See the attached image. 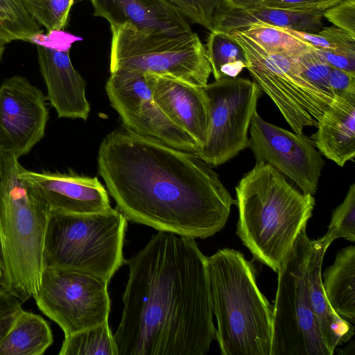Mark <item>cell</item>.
<instances>
[{"label": "cell", "instance_id": "ab89813d", "mask_svg": "<svg viewBox=\"0 0 355 355\" xmlns=\"http://www.w3.org/2000/svg\"><path fill=\"white\" fill-rule=\"evenodd\" d=\"M5 156L6 153L0 146V182L1 181L3 171H4V166H5Z\"/></svg>", "mask_w": 355, "mask_h": 355}, {"label": "cell", "instance_id": "484cf974", "mask_svg": "<svg viewBox=\"0 0 355 355\" xmlns=\"http://www.w3.org/2000/svg\"><path fill=\"white\" fill-rule=\"evenodd\" d=\"M41 26L26 11L20 0H0V42H28Z\"/></svg>", "mask_w": 355, "mask_h": 355}, {"label": "cell", "instance_id": "d4e9b609", "mask_svg": "<svg viewBox=\"0 0 355 355\" xmlns=\"http://www.w3.org/2000/svg\"><path fill=\"white\" fill-rule=\"evenodd\" d=\"M59 355H117L108 321L64 336Z\"/></svg>", "mask_w": 355, "mask_h": 355}, {"label": "cell", "instance_id": "4316f807", "mask_svg": "<svg viewBox=\"0 0 355 355\" xmlns=\"http://www.w3.org/2000/svg\"><path fill=\"white\" fill-rule=\"evenodd\" d=\"M269 52H277L295 58L311 46L309 43L289 33L285 28L252 24L241 31Z\"/></svg>", "mask_w": 355, "mask_h": 355}, {"label": "cell", "instance_id": "7402d4cb", "mask_svg": "<svg viewBox=\"0 0 355 355\" xmlns=\"http://www.w3.org/2000/svg\"><path fill=\"white\" fill-rule=\"evenodd\" d=\"M323 289L333 311L341 318L355 322V247L338 252L334 263L323 273Z\"/></svg>", "mask_w": 355, "mask_h": 355}, {"label": "cell", "instance_id": "2e32d148", "mask_svg": "<svg viewBox=\"0 0 355 355\" xmlns=\"http://www.w3.org/2000/svg\"><path fill=\"white\" fill-rule=\"evenodd\" d=\"M153 97L168 117L185 131L198 148L207 141L209 111L203 87L171 78L145 73Z\"/></svg>", "mask_w": 355, "mask_h": 355}, {"label": "cell", "instance_id": "3957f363", "mask_svg": "<svg viewBox=\"0 0 355 355\" xmlns=\"http://www.w3.org/2000/svg\"><path fill=\"white\" fill-rule=\"evenodd\" d=\"M236 234L254 259L277 272L315 207L269 164L259 162L236 187Z\"/></svg>", "mask_w": 355, "mask_h": 355}, {"label": "cell", "instance_id": "d6986e66", "mask_svg": "<svg viewBox=\"0 0 355 355\" xmlns=\"http://www.w3.org/2000/svg\"><path fill=\"white\" fill-rule=\"evenodd\" d=\"M311 139L320 154L344 166L355 157V94L334 96Z\"/></svg>", "mask_w": 355, "mask_h": 355}, {"label": "cell", "instance_id": "8fae6325", "mask_svg": "<svg viewBox=\"0 0 355 355\" xmlns=\"http://www.w3.org/2000/svg\"><path fill=\"white\" fill-rule=\"evenodd\" d=\"M109 282L81 271L44 268L33 297L64 336L108 321Z\"/></svg>", "mask_w": 355, "mask_h": 355}, {"label": "cell", "instance_id": "9a60e30c", "mask_svg": "<svg viewBox=\"0 0 355 355\" xmlns=\"http://www.w3.org/2000/svg\"><path fill=\"white\" fill-rule=\"evenodd\" d=\"M19 174L34 187L50 210L92 214L111 208L107 191L96 177L73 173L35 172L22 166Z\"/></svg>", "mask_w": 355, "mask_h": 355}, {"label": "cell", "instance_id": "f1b7e54d", "mask_svg": "<svg viewBox=\"0 0 355 355\" xmlns=\"http://www.w3.org/2000/svg\"><path fill=\"white\" fill-rule=\"evenodd\" d=\"M329 245L337 239L355 241V184L350 185L343 201L334 211L328 230L322 237Z\"/></svg>", "mask_w": 355, "mask_h": 355}, {"label": "cell", "instance_id": "603a6c76", "mask_svg": "<svg viewBox=\"0 0 355 355\" xmlns=\"http://www.w3.org/2000/svg\"><path fill=\"white\" fill-rule=\"evenodd\" d=\"M53 343L48 322L40 315L23 309L0 343V355H42Z\"/></svg>", "mask_w": 355, "mask_h": 355}, {"label": "cell", "instance_id": "f546056e", "mask_svg": "<svg viewBox=\"0 0 355 355\" xmlns=\"http://www.w3.org/2000/svg\"><path fill=\"white\" fill-rule=\"evenodd\" d=\"M302 74L312 84L323 92L334 98L329 75L332 67L311 45L294 58Z\"/></svg>", "mask_w": 355, "mask_h": 355}, {"label": "cell", "instance_id": "e575fe53", "mask_svg": "<svg viewBox=\"0 0 355 355\" xmlns=\"http://www.w3.org/2000/svg\"><path fill=\"white\" fill-rule=\"evenodd\" d=\"M23 310L22 302L13 294L0 288V343L18 313Z\"/></svg>", "mask_w": 355, "mask_h": 355}, {"label": "cell", "instance_id": "f35d334b", "mask_svg": "<svg viewBox=\"0 0 355 355\" xmlns=\"http://www.w3.org/2000/svg\"><path fill=\"white\" fill-rule=\"evenodd\" d=\"M261 0H223L222 6L233 8H245L259 5Z\"/></svg>", "mask_w": 355, "mask_h": 355}, {"label": "cell", "instance_id": "60d3db41", "mask_svg": "<svg viewBox=\"0 0 355 355\" xmlns=\"http://www.w3.org/2000/svg\"><path fill=\"white\" fill-rule=\"evenodd\" d=\"M4 277V268H3V262L1 254V250L0 245V286H1L3 281Z\"/></svg>", "mask_w": 355, "mask_h": 355}, {"label": "cell", "instance_id": "d6a6232c", "mask_svg": "<svg viewBox=\"0 0 355 355\" xmlns=\"http://www.w3.org/2000/svg\"><path fill=\"white\" fill-rule=\"evenodd\" d=\"M323 17L355 37V0H345L326 9Z\"/></svg>", "mask_w": 355, "mask_h": 355}, {"label": "cell", "instance_id": "4dcf8cb0", "mask_svg": "<svg viewBox=\"0 0 355 355\" xmlns=\"http://www.w3.org/2000/svg\"><path fill=\"white\" fill-rule=\"evenodd\" d=\"M175 8L193 23L209 32L214 30L213 21L223 0H168Z\"/></svg>", "mask_w": 355, "mask_h": 355}, {"label": "cell", "instance_id": "83f0119b", "mask_svg": "<svg viewBox=\"0 0 355 355\" xmlns=\"http://www.w3.org/2000/svg\"><path fill=\"white\" fill-rule=\"evenodd\" d=\"M33 19L46 31L62 30L75 0H20Z\"/></svg>", "mask_w": 355, "mask_h": 355}, {"label": "cell", "instance_id": "d590c367", "mask_svg": "<svg viewBox=\"0 0 355 355\" xmlns=\"http://www.w3.org/2000/svg\"><path fill=\"white\" fill-rule=\"evenodd\" d=\"M345 0H261L259 5L298 11H324Z\"/></svg>", "mask_w": 355, "mask_h": 355}, {"label": "cell", "instance_id": "277c9868", "mask_svg": "<svg viewBox=\"0 0 355 355\" xmlns=\"http://www.w3.org/2000/svg\"><path fill=\"white\" fill-rule=\"evenodd\" d=\"M207 263L221 354L270 355L273 306L257 286L254 261L226 248Z\"/></svg>", "mask_w": 355, "mask_h": 355}, {"label": "cell", "instance_id": "5b68a950", "mask_svg": "<svg viewBox=\"0 0 355 355\" xmlns=\"http://www.w3.org/2000/svg\"><path fill=\"white\" fill-rule=\"evenodd\" d=\"M21 166L19 158L6 153L0 182V245L4 268L1 287L23 303L35 296L40 284L50 209L20 176Z\"/></svg>", "mask_w": 355, "mask_h": 355}, {"label": "cell", "instance_id": "ffe728a7", "mask_svg": "<svg viewBox=\"0 0 355 355\" xmlns=\"http://www.w3.org/2000/svg\"><path fill=\"white\" fill-rule=\"evenodd\" d=\"M322 10L298 11L258 5L245 8L221 6L214 15V29L230 33L252 24H260L309 33H317L323 26Z\"/></svg>", "mask_w": 355, "mask_h": 355}, {"label": "cell", "instance_id": "e0dca14e", "mask_svg": "<svg viewBox=\"0 0 355 355\" xmlns=\"http://www.w3.org/2000/svg\"><path fill=\"white\" fill-rule=\"evenodd\" d=\"M36 46L40 71L47 91L46 98L58 116L86 121L90 112L86 81L73 67L69 51Z\"/></svg>", "mask_w": 355, "mask_h": 355}, {"label": "cell", "instance_id": "52a82bcc", "mask_svg": "<svg viewBox=\"0 0 355 355\" xmlns=\"http://www.w3.org/2000/svg\"><path fill=\"white\" fill-rule=\"evenodd\" d=\"M110 29V72L150 73L200 87L208 83L211 69L196 33L173 35L130 24Z\"/></svg>", "mask_w": 355, "mask_h": 355}, {"label": "cell", "instance_id": "9c48e42d", "mask_svg": "<svg viewBox=\"0 0 355 355\" xmlns=\"http://www.w3.org/2000/svg\"><path fill=\"white\" fill-rule=\"evenodd\" d=\"M243 49L253 82L275 104L293 132L316 127L334 98L302 74L294 58L269 52L241 31L230 33Z\"/></svg>", "mask_w": 355, "mask_h": 355}, {"label": "cell", "instance_id": "cb8c5ba5", "mask_svg": "<svg viewBox=\"0 0 355 355\" xmlns=\"http://www.w3.org/2000/svg\"><path fill=\"white\" fill-rule=\"evenodd\" d=\"M205 51L215 80L236 78L247 67L245 52L230 33L210 31Z\"/></svg>", "mask_w": 355, "mask_h": 355}, {"label": "cell", "instance_id": "6da1fadb", "mask_svg": "<svg viewBox=\"0 0 355 355\" xmlns=\"http://www.w3.org/2000/svg\"><path fill=\"white\" fill-rule=\"evenodd\" d=\"M98 173L127 220L194 239L225 225L234 200L197 154L125 126L107 135Z\"/></svg>", "mask_w": 355, "mask_h": 355}, {"label": "cell", "instance_id": "74e56055", "mask_svg": "<svg viewBox=\"0 0 355 355\" xmlns=\"http://www.w3.org/2000/svg\"><path fill=\"white\" fill-rule=\"evenodd\" d=\"M329 85L334 97L355 94V73L332 67Z\"/></svg>", "mask_w": 355, "mask_h": 355}, {"label": "cell", "instance_id": "8992f818", "mask_svg": "<svg viewBox=\"0 0 355 355\" xmlns=\"http://www.w3.org/2000/svg\"><path fill=\"white\" fill-rule=\"evenodd\" d=\"M127 221L116 208L92 214L50 210L44 239V268L81 271L110 282L125 261Z\"/></svg>", "mask_w": 355, "mask_h": 355}, {"label": "cell", "instance_id": "8d00e7d4", "mask_svg": "<svg viewBox=\"0 0 355 355\" xmlns=\"http://www.w3.org/2000/svg\"><path fill=\"white\" fill-rule=\"evenodd\" d=\"M314 49L331 67L355 73V47L331 50Z\"/></svg>", "mask_w": 355, "mask_h": 355}, {"label": "cell", "instance_id": "b9f144b4", "mask_svg": "<svg viewBox=\"0 0 355 355\" xmlns=\"http://www.w3.org/2000/svg\"><path fill=\"white\" fill-rule=\"evenodd\" d=\"M5 51L4 44L0 42V60L1 59Z\"/></svg>", "mask_w": 355, "mask_h": 355}, {"label": "cell", "instance_id": "7a4b0ae2", "mask_svg": "<svg viewBox=\"0 0 355 355\" xmlns=\"http://www.w3.org/2000/svg\"><path fill=\"white\" fill-rule=\"evenodd\" d=\"M125 263L117 355H205L216 339L207 257L194 238L158 231Z\"/></svg>", "mask_w": 355, "mask_h": 355}, {"label": "cell", "instance_id": "ba28073f", "mask_svg": "<svg viewBox=\"0 0 355 355\" xmlns=\"http://www.w3.org/2000/svg\"><path fill=\"white\" fill-rule=\"evenodd\" d=\"M304 227L278 271L270 355H331L313 312L307 284L311 240Z\"/></svg>", "mask_w": 355, "mask_h": 355}, {"label": "cell", "instance_id": "30bf717a", "mask_svg": "<svg viewBox=\"0 0 355 355\" xmlns=\"http://www.w3.org/2000/svg\"><path fill=\"white\" fill-rule=\"evenodd\" d=\"M203 89L209 111L208 134L195 153L216 167L248 148L250 125L262 92L253 81L239 77L215 80Z\"/></svg>", "mask_w": 355, "mask_h": 355}, {"label": "cell", "instance_id": "4fadbf2b", "mask_svg": "<svg viewBox=\"0 0 355 355\" xmlns=\"http://www.w3.org/2000/svg\"><path fill=\"white\" fill-rule=\"evenodd\" d=\"M249 131L248 147L256 162L269 164L293 181L302 193H316L324 161L311 138L270 123L257 112Z\"/></svg>", "mask_w": 355, "mask_h": 355}, {"label": "cell", "instance_id": "1f68e13d", "mask_svg": "<svg viewBox=\"0 0 355 355\" xmlns=\"http://www.w3.org/2000/svg\"><path fill=\"white\" fill-rule=\"evenodd\" d=\"M289 33L307 42L313 47L323 50L355 47V37L335 27H323L317 33H309L285 28Z\"/></svg>", "mask_w": 355, "mask_h": 355}, {"label": "cell", "instance_id": "5bb4252c", "mask_svg": "<svg viewBox=\"0 0 355 355\" xmlns=\"http://www.w3.org/2000/svg\"><path fill=\"white\" fill-rule=\"evenodd\" d=\"M42 92L25 77L14 76L0 85V146L17 158L45 135L49 112Z\"/></svg>", "mask_w": 355, "mask_h": 355}, {"label": "cell", "instance_id": "836d02e7", "mask_svg": "<svg viewBox=\"0 0 355 355\" xmlns=\"http://www.w3.org/2000/svg\"><path fill=\"white\" fill-rule=\"evenodd\" d=\"M81 38L63 30H51L46 33L40 32L32 35L28 42L46 49L61 52H68L72 44Z\"/></svg>", "mask_w": 355, "mask_h": 355}, {"label": "cell", "instance_id": "44dd1931", "mask_svg": "<svg viewBox=\"0 0 355 355\" xmlns=\"http://www.w3.org/2000/svg\"><path fill=\"white\" fill-rule=\"evenodd\" d=\"M329 246L322 237L311 240L307 261V284L311 306L320 334L332 355L337 345L348 341L354 336V327L333 311L323 289L322 265Z\"/></svg>", "mask_w": 355, "mask_h": 355}, {"label": "cell", "instance_id": "ac0fdd59", "mask_svg": "<svg viewBox=\"0 0 355 355\" xmlns=\"http://www.w3.org/2000/svg\"><path fill=\"white\" fill-rule=\"evenodd\" d=\"M94 15L106 19L110 28L125 24L170 34L191 32L187 19L168 0H89Z\"/></svg>", "mask_w": 355, "mask_h": 355}, {"label": "cell", "instance_id": "7c38bea8", "mask_svg": "<svg viewBox=\"0 0 355 355\" xmlns=\"http://www.w3.org/2000/svg\"><path fill=\"white\" fill-rule=\"evenodd\" d=\"M105 92L111 106L127 128L180 150H197L193 139L155 101L145 73L124 70L110 72Z\"/></svg>", "mask_w": 355, "mask_h": 355}]
</instances>
